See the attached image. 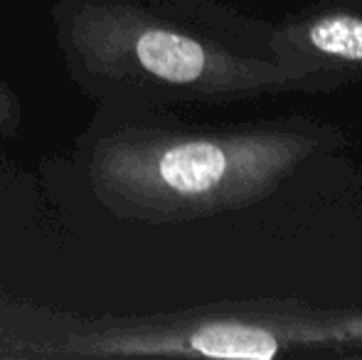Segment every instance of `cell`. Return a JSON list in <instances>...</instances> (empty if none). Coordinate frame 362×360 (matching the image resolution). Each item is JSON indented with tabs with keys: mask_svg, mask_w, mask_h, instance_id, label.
I'll return each mask as SVG.
<instances>
[{
	"mask_svg": "<svg viewBox=\"0 0 362 360\" xmlns=\"http://www.w3.org/2000/svg\"><path fill=\"white\" fill-rule=\"evenodd\" d=\"M318 149L298 131L124 129L94 146L89 178L119 217L190 222L257 205Z\"/></svg>",
	"mask_w": 362,
	"mask_h": 360,
	"instance_id": "6da1fadb",
	"label": "cell"
},
{
	"mask_svg": "<svg viewBox=\"0 0 362 360\" xmlns=\"http://www.w3.org/2000/svg\"><path fill=\"white\" fill-rule=\"evenodd\" d=\"M279 59L310 74V64L362 67V15L323 13L303 25L288 28L276 40ZM313 77V74H310Z\"/></svg>",
	"mask_w": 362,
	"mask_h": 360,
	"instance_id": "277c9868",
	"label": "cell"
},
{
	"mask_svg": "<svg viewBox=\"0 0 362 360\" xmlns=\"http://www.w3.org/2000/svg\"><path fill=\"white\" fill-rule=\"evenodd\" d=\"M62 40L69 59L91 79L175 89L210 101L284 91L313 79L281 59L229 52L129 0H74L67 5Z\"/></svg>",
	"mask_w": 362,
	"mask_h": 360,
	"instance_id": "7a4b0ae2",
	"label": "cell"
},
{
	"mask_svg": "<svg viewBox=\"0 0 362 360\" xmlns=\"http://www.w3.org/2000/svg\"><path fill=\"white\" fill-rule=\"evenodd\" d=\"M84 356L293 358L362 351L360 308H315L300 301H247L148 318L72 341Z\"/></svg>",
	"mask_w": 362,
	"mask_h": 360,
	"instance_id": "3957f363",
	"label": "cell"
},
{
	"mask_svg": "<svg viewBox=\"0 0 362 360\" xmlns=\"http://www.w3.org/2000/svg\"><path fill=\"white\" fill-rule=\"evenodd\" d=\"M20 124V106L13 91L0 82V134H13Z\"/></svg>",
	"mask_w": 362,
	"mask_h": 360,
	"instance_id": "5b68a950",
	"label": "cell"
}]
</instances>
